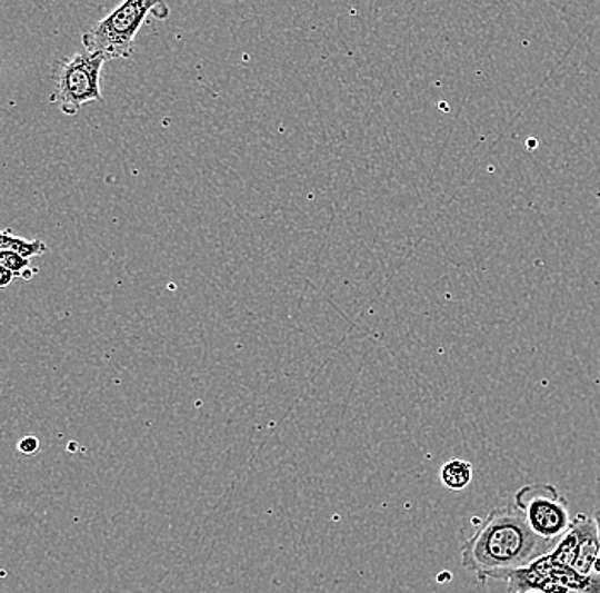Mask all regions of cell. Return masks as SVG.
<instances>
[{
	"label": "cell",
	"mask_w": 600,
	"mask_h": 593,
	"mask_svg": "<svg viewBox=\"0 0 600 593\" xmlns=\"http://www.w3.org/2000/svg\"><path fill=\"white\" fill-rule=\"evenodd\" d=\"M557 545L536 535L516 505L500 506L491 510L480 528L462 544L461 563L481 582L503 580L509 573L531 566Z\"/></svg>",
	"instance_id": "6da1fadb"
},
{
	"label": "cell",
	"mask_w": 600,
	"mask_h": 593,
	"mask_svg": "<svg viewBox=\"0 0 600 593\" xmlns=\"http://www.w3.org/2000/svg\"><path fill=\"white\" fill-rule=\"evenodd\" d=\"M161 2V0H159ZM158 0H127L96 22L82 34L86 52L104 60L127 59L132 56L137 33L149 14L159 6Z\"/></svg>",
	"instance_id": "7a4b0ae2"
},
{
	"label": "cell",
	"mask_w": 600,
	"mask_h": 593,
	"mask_svg": "<svg viewBox=\"0 0 600 593\" xmlns=\"http://www.w3.org/2000/svg\"><path fill=\"white\" fill-rule=\"evenodd\" d=\"M107 60L96 53H76L60 60L56 70L53 101L66 115L78 111L91 101H101V70Z\"/></svg>",
	"instance_id": "3957f363"
},
{
	"label": "cell",
	"mask_w": 600,
	"mask_h": 593,
	"mask_svg": "<svg viewBox=\"0 0 600 593\" xmlns=\"http://www.w3.org/2000/svg\"><path fill=\"white\" fill-rule=\"evenodd\" d=\"M516 506L531 531L546 541L560 542L573 527L570 505L551 484H529L517 491Z\"/></svg>",
	"instance_id": "277c9868"
},
{
	"label": "cell",
	"mask_w": 600,
	"mask_h": 593,
	"mask_svg": "<svg viewBox=\"0 0 600 593\" xmlns=\"http://www.w3.org/2000/svg\"><path fill=\"white\" fill-rule=\"evenodd\" d=\"M570 532L574 542V572L580 575H592L593 563L600 553L596 522L590 516L579 513L573 518V527Z\"/></svg>",
	"instance_id": "5b68a950"
},
{
	"label": "cell",
	"mask_w": 600,
	"mask_h": 593,
	"mask_svg": "<svg viewBox=\"0 0 600 593\" xmlns=\"http://www.w3.org/2000/svg\"><path fill=\"white\" fill-rule=\"evenodd\" d=\"M0 251H14L22 257L34 258L47 254L48 247L41 240H28L11 229H0Z\"/></svg>",
	"instance_id": "8992f818"
},
{
	"label": "cell",
	"mask_w": 600,
	"mask_h": 593,
	"mask_svg": "<svg viewBox=\"0 0 600 593\" xmlns=\"http://www.w3.org/2000/svg\"><path fill=\"white\" fill-rule=\"evenodd\" d=\"M440 481L450 491H462L471 484L472 465L471 462L452 458L446 462L440 468Z\"/></svg>",
	"instance_id": "52a82bcc"
},
{
	"label": "cell",
	"mask_w": 600,
	"mask_h": 593,
	"mask_svg": "<svg viewBox=\"0 0 600 593\" xmlns=\"http://www.w3.org/2000/svg\"><path fill=\"white\" fill-rule=\"evenodd\" d=\"M0 266H4L6 269L11 270L16 277H21L24 280H31L38 269H34L31 258L22 257V255L14 254V251H0Z\"/></svg>",
	"instance_id": "ba28073f"
},
{
	"label": "cell",
	"mask_w": 600,
	"mask_h": 593,
	"mask_svg": "<svg viewBox=\"0 0 600 593\" xmlns=\"http://www.w3.org/2000/svg\"><path fill=\"white\" fill-rule=\"evenodd\" d=\"M18 449L22 455H34L40 449V442H38L37 436H24L18 443Z\"/></svg>",
	"instance_id": "9c48e42d"
},
{
	"label": "cell",
	"mask_w": 600,
	"mask_h": 593,
	"mask_svg": "<svg viewBox=\"0 0 600 593\" xmlns=\"http://www.w3.org/2000/svg\"><path fill=\"white\" fill-rule=\"evenodd\" d=\"M16 276L11 270L6 269L4 266H0V289H8L12 283H14Z\"/></svg>",
	"instance_id": "30bf717a"
},
{
	"label": "cell",
	"mask_w": 600,
	"mask_h": 593,
	"mask_svg": "<svg viewBox=\"0 0 600 593\" xmlns=\"http://www.w3.org/2000/svg\"><path fill=\"white\" fill-rule=\"evenodd\" d=\"M593 522H596L597 527V535H599V544H600V508L596 510V513H593ZM593 575L600 576V553L599 556H597L596 563H593Z\"/></svg>",
	"instance_id": "8fae6325"
},
{
	"label": "cell",
	"mask_w": 600,
	"mask_h": 593,
	"mask_svg": "<svg viewBox=\"0 0 600 593\" xmlns=\"http://www.w3.org/2000/svg\"><path fill=\"white\" fill-rule=\"evenodd\" d=\"M528 146H529V148H536V146H538V142H536L534 139H529L528 140Z\"/></svg>",
	"instance_id": "7c38bea8"
}]
</instances>
